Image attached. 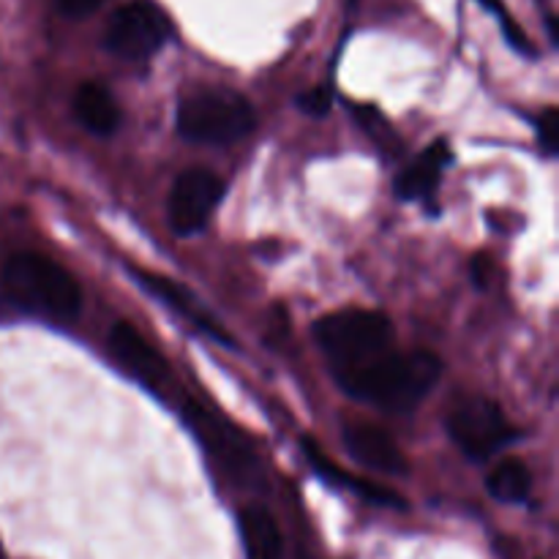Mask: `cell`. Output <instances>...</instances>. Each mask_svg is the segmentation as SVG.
Segmentation results:
<instances>
[{
    "label": "cell",
    "instance_id": "1",
    "mask_svg": "<svg viewBox=\"0 0 559 559\" xmlns=\"http://www.w3.org/2000/svg\"><path fill=\"white\" fill-rule=\"evenodd\" d=\"M338 385L349 396L369 402L385 413L402 415L418 407L442 374V364L431 353H382L355 366L333 369Z\"/></svg>",
    "mask_w": 559,
    "mask_h": 559
},
{
    "label": "cell",
    "instance_id": "2",
    "mask_svg": "<svg viewBox=\"0 0 559 559\" xmlns=\"http://www.w3.org/2000/svg\"><path fill=\"white\" fill-rule=\"evenodd\" d=\"M3 287L16 306L52 322H71L82 311L76 278L36 251H22L5 262Z\"/></svg>",
    "mask_w": 559,
    "mask_h": 559
},
{
    "label": "cell",
    "instance_id": "3",
    "mask_svg": "<svg viewBox=\"0 0 559 559\" xmlns=\"http://www.w3.org/2000/svg\"><path fill=\"white\" fill-rule=\"evenodd\" d=\"M254 107L227 87H205L178 107V131L197 145H233L254 129Z\"/></svg>",
    "mask_w": 559,
    "mask_h": 559
},
{
    "label": "cell",
    "instance_id": "4",
    "mask_svg": "<svg viewBox=\"0 0 559 559\" xmlns=\"http://www.w3.org/2000/svg\"><path fill=\"white\" fill-rule=\"evenodd\" d=\"M314 336L322 353L331 358L333 369H342L388 353L393 342V325L380 311L344 309L322 317L314 325Z\"/></svg>",
    "mask_w": 559,
    "mask_h": 559
},
{
    "label": "cell",
    "instance_id": "5",
    "mask_svg": "<svg viewBox=\"0 0 559 559\" xmlns=\"http://www.w3.org/2000/svg\"><path fill=\"white\" fill-rule=\"evenodd\" d=\"M169 33H173V25L158 5L147 3V0H131V3L120 5L109 20L104 47L115 58L142 63L167 44Z\"/></svg>",
    "mask_w": 559,
    "mask_h": 559
},
{
    "label": "cell",
    "instance_id": "6",
    "mask_svg": "<svg viewBox=\"0 0 559 559\" xmlns=\"http://www.w3.org/2000/svg\"><path fill=\"white\" fill-rule=\"evenodd\" d=\"M448 431L469 459H489L516 440V431L502 415L500 404L480 396L464 399L451 409Z\"/></svg>",
    "mask_w": 559,
    "mask_h": 559
},
{
    "label": "cell",
    "instance_id": "7",
    "mask_svg": "<svg viewBox=\"0 0 559 559\" xmlns=\"http://www.w3.org/2000/svg\"><path fill=\"white\" fill-rule=\"evenodd\" d=\"M224 197V180L211 169H186L178 180H175L173 191H169L167 216L169 227L189 238L205 229L211 222L213 211L218 207Z\"/></svg>",
    "mask_w": 559,
    "mask_h": 559
},
{
    "label": "cell",
    "instance_id": "8",
    "mask_svg": "<svg viewBox=\"0 0 559 559\" xmlns=\"http://www.w3.org/2000/svg\"><path fill=\"white\" fill-rule=\"evenodd\" d=\"M344 448H347L349 456L355 462H360L364 467H369L371 473L380 475H404L407 473V459L399 451V445L393 442V437L385 429L374 424H347L342 431Z\"/></svg>",
    "mask_w": 559,
    "mask_h": 559
},
{
    "label": "cell",
    "instance_id": "9",
    "mask_svg": "<svg viewBox=\"0 0 559 559\" xmlns=\"http://www.w3.org/2000/svg\"><path fill=\"white\" fill-rule=\"evenodd\" d=\"M109 349H112L115 360L134 377L136 382L147 388H164L169 380V366L164 364L162 355L142 338L136 328L129 322H118L109 333Z\"/></svg>",
    "mask_w": 559,
    "mask_h": 559
},
{
    "label": "cell",
    "instance_id": "10",
    "mask_svg": "<svg viewBox=\"0 0 559 559\" xmlns=\"http://www.w3.org/2000/svg\"><path fill=\"white\" fill-rule=\"evenodd\" d=\"M134 276L140 278V284L147 289V293L156 295V298L162 300L164 306H169V309H173L175 314H180V317H183V320H189L191 325L200 328L202 333L213 336V338H216V342L227 344V347H229V344H233V338H229L227 333H224L222 328H218V322L213 320V317L207 314V311H202V306L197 304L194 295H191L189 289H183V287H180V284H175L173 278L158 276V273H151V271H134Z\"/></svg>",
    "mask_w": 559,
    "mask_h": 559
},
{
    "label": "cell",
    "instance_id": "11",
    "mask_svg": "<svg viewBox=\"0 0 559 559\" xmlns=\"http://www.w3.org/2000/svg\"><path fill=\"white\" fill-rule=\"evenodd\" d=\"M451 164V147L445 140H437L435 145L426 147L407 169L396 178V194L402 200H418L429 197L442 178V169Z\"/></svg>",
    "mask_w": 559,
    "mask_h": 559
},
{
    "label": "cell",
    "instance_id": "12",
    "mask_svg": "<svg viewBox=\"0 0 559 559\" xmlns=\"http://www.w3.org/2000/svg\"><path fill=\"white\" fill-rule=\"evenodd\" d=\"M304 453H306V459L311 462V467H314L322 478H328V480H333V484L344 486V489L355 491V495H360L364 500L374 502V506L404 508L402 497H399L396 491L385 489V486L374 484V480H364V478H355V475H349L347 469H342L338 464H333L331 459H328L325 453H322L311 440H304Z\"/></svg>",
    "mask_w": 559,
    "mask_h": 559
},
{
    "label": "cell",
    "instance_id": "13",
    "mask_svg": "<svg viewBox=\"0 0 559 559\" xmlns=\"http://www.w3.org/2000/svg\"><path fill=\"white\" fill-rule=\"evenodd\" d=\"M74 115L91 134L109 136L120 126V107L112 93L98 82H85L74 96Z\"/></svg>",
    "mask_w": 559,
    "mask_h": 559
},
{
    "label": "cell",
    "instance_id": "14",
    "mask_svg": "<svg viewBox=\"0 0 559 559\" xmlns=\"http://www.w3.org/2000/svg\"><path fill=\"white\" fill-rule=\"evenodd\" d=\"M240 538L249 559H282V533L265 508L251 506L240 513Z\"/></svg>",
    "mask_w": 559,
    "mask_h": 559
},
{
    "label": "cell",
    "instance_id": "15",
    "mask_svg": "<svg viewBox=\"0 0 559 559\" xmlns=\"http://www.w3.org/2000/svg\"><path fill=\"white\" fill-rule=\"evenodd\" d=\"M533 491V473L522 462L497 464L489 475V495L502 502H524Z\"/></svg>",
    "mask_w": 559,
    "mask_h": 559
},
{
    "label": "cell",
    "instance_id": "16",
    "mask_svg": "<svg viewBox=\"0 0 559 559\" xmlns=\"http://www.w3.org/2000/svg\"><path fill=\"white\" fill-rule=\"evenodd\" d=\"M538 145L544 147L546 156H555L559 147V112L555 107L546 109L538 118Z\"/></svg>",
    "mask_w": 559,
    "mask_h": 559
},
{
    "label": "cell",
    "instance_id": "17",
    "mask_svg": "<svg viewBox=\"0 0 559 559\" xmlns=\"http://www.w3.org/2000/svg\"><path fill=\"white\" fill-rule=\"evenodd\" d=\"M298 107L304 109V112L314 115V118L328 115V109H331V91H328V87H311L304 96H298Z\"/></svg>",
    "mask_w": 559,
    "mask_h": 559
},
{
    "label": "cell",
    "instance_id": "18",
    "mask_svg": "<svg viewBox=\"0 0 559 559\" xmlns=\"http://www.w3.org/2000/svg\"><path fill=\"white\" fill-rule=\"evenodd\" d=\"M55 3H58L60 14L71 16V20H85V16H91L104 0H55Z\"/></svg>",
    "mask_w": 559,
    "mask_h": 559
},
{
    "label": "cell",
    "instance_id": "19",
    "mask_svg": "<svg viewBox=\"0 0 559 559\" xmlns=\"http://www.w3.org/2000/svg\"><path fill=\"white\" fill-rule=\"evenodd\" d=\"M480 5H486V9L491 11V14H497L500 16V20H506V5H502V0H478Z\"/></svg>",
    "mask_w": 559,
    "mask_h": 559
}]
</instances>
